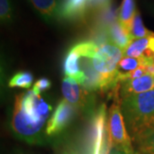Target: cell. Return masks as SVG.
<instances>
[{"instance_id":"cell-1","label":"cell","mask_w":154,"mask_h":154,"mask_svg":"<svg viewBox=\"0 0 154 154\" xmlns=\"http://www.w3.org/2000/svg\"><path fill=\"white\" fill-rule=\"evenodd\" d=\"M51 110V105L33 90L17 95L11 119L12 131L27 143H44L47 136L45 123Z\"/></svg>"},{"instance_id":"cell-2","label":"cell","mask_w":154,"mask_h":154,"mask_svg":"<svg viewBox=\"0 0 154 154\" xmlns=\"http://www.w3.org/2000/svg\"><path fill=\"white\" fill-rule=\"evenodd\" d=\"M121 110L132 140L154 128V90L121 99Z\"/></svg>"},{"instance_id":"cell-3","label":"cell","mask_w":154,"mask_h":154,"mask_svg":"<svg viewBox=\"0 0 154 154\" xmlns=\"http://www.w3.org/2000/svg\"><path fill=\"white\" fill-rule=\"evenodd\" d=\"M122 57L123 51L110 41L99 47L92 63L94 69L102 77L101 91L113 89L120 84L117 81L118 65Z\"/></svg>"},{"instance_id":"cell-4","label":"cell","mask_w":154,"mask_h":154,"mask_svg":"<svg viewBox=\"0 0 154 154\" xmlns=\"http://www.w3.org/2000/svg\"><path fill=\"white\" fill-rule=\"evenodd\" d=\"M107 133L111 147L124 151L128 153L135 152L132 146V139L128 132L122 113L120 99H115L109 110Z\"/></svg>"},{"instance_id":"cell-5","label":"cell","mask_w":154,"mask_h":154,"mask_svg":"<svg viewBox=\"0 0 154 154\" xmlns=\"http://www.w3.org/2000/svg\"><path fill=\"white\" fill-rule=\"evenodd\" d=\"M99 46L93 41H84L75 45L67 53L64 60V74L66 77L74 79L82 86L86 82V75L81 68V59L82 57L93 58Z\"/></svg>"},{"instance_id":"cell-6","label":"cell","mask_w":154,"mask_h":154,"mask_svg":"<svg viewBox=\"0 0 154 154\" xmlns=\"http://www.w3.org/2000/svg\"><path fill=\"white\" fill-rule=\"evenodd\" d=\"M76 110V107L69 104L67 100H61L47 122L46 135L53 136L63 132L72 121Z\"/></svg>"},{"instance_id":"cell-7","label":"cell","mask_w":154,"mask_h":154,"mask_svg":"<svg viewBox=\"0 0 154 154\" xmlns=\"http://www.w3.org/2000/svg\"><path fill=\"white\" fill-rule=\"evenodd\" d=\"M106 108L103 104L94 113L90 130L91 154H100L105 136L107 134Z\"/></svg>"},{"instance_id":"cell-8","label":"cell","mask_w":154,"mask_h":154,"mask_svg":"<svg viewBox=\"0 0 154 154\" xmlns=\"http://www.w3.org/2000/svg\"><path fill=\"white\" fill-rule=\"evenodd\" d=\"M62 92L64 99L76 107V109L80 108L86 110L91 103V93L72 78H63L62 83Z\"/></svg>"},{"instance_id":"cell-9","label":"cell","mask_w":154,"mask_h":154,"mask_svg":"<svg viewBox=\"0 0 154 154\" xmlns=\"http://www.w3.org/2000/svg\"><path fill=\"white\" fill-rule=\"evenodd\" d=\"M152 90H154V75H146L134 80L120 83L119 96L122 99L131 95L143 94Z\"/></svg>"},{"instance_id":"cell-10","label":"cell","mask_w":154,"mask_h":154,"mask_svg":"<svg viewBox=\"0 0 154 154\" xmlns=\"http://www.w3.org/2000/svg\"><path fill=\"white\" fill-rule=\"evenodd\" d=\"M107 36L110 43L124 51L133 40L130 31L118 21H113L107 28Z\"/></svg>"},{"instance_id":"cell-11","label":"cell","mask_w":154,"mask_h":154,"mask_svg":"<svg viewBox=\"0 0 154 154\" xmlns=\"http://www.w3.org/2000/svg\"><path fill=\"white\" fill-rule=\"evenodd\" d=\"M87 9L88 0H64L58 14L67 20H75L84 17Z\"/></svg>"},{"instance_id":"cell-12","label":"cell","mask_w":154,"mask_h":154,"mask_svg":"<svg viewBox=\"0 0 154 154\" xmlns=\"http://www.w3.org/2000/svg\"><path fill=\"white\" fill-rule=\"evenodd\" d=\"M136 12L134 0H122L117 14V21L130 31L133 19Z\"/></svg>"},{"instance_id":"cell-13","label":"cell","mask_w":154,"mask_h":154,"mask_svg":"<svg viewBox=\"0 0 154 154\" xmlns=\"http://www.w3.org/2000/svg\"><path fill=\"white\" fill-rule=\"evenodd\" d=\"M154 61L153 58L148 57L146 56H142L140 57H123L119 63L118 71L121 73H128V72L135 70L141 67H146L150 65Z\"/></svg>"},{"instance_id":"cell-14","label":"cell","mask_w":154,"mask_h":154,"mask_svg":"<svg viewBox=\"0 0 154 154\" xmlns=\"http://www.w3.org/2000/svg\"><path fill=\"white\" fill-rule=\"evenodd\" d=\"M33 7L46 21L54 19L58 14L57 0H31Z\"/></svg>"},{"instance_id":"cell-15","label":"cell","mask_w":154,"mask_h":154,"mask_svg":"<svg viewBox=\"0 0 154 154\" xmlns=\"http://www.w3.org/2000/svg\"><path fill=\"white\" fill-rule=\"evenodd\" d=\"M150 37L133 39L128 46L123 51V57H140L146 55L149 51Z\"/></svg>"},{"instance_id":"cell-16","label":"cell","mask_w":154,"mask_h":154,"mask_svg":"<svg viewBox=\"0 0 154 154\" xmlns=\"http://www.w3.org/2000/svg\"><path fill=\"white\" fill-rule=\"evenodd\" d=\"M133 140L136 145L139 152L154 154V128L139 134Z\"/></svg>"},{"instance_id":"cell-17","label":"cell","mask_w":154,"mask_h":154,"mask_svg":"<svg viewBox=\"0 0 154 154\" xmlns=\"http://www.w3.org/2000/svg\"><path fill=\"white\" fill-rule=\"evenodd\" d=\"M130 35H131L133 39H138V38L154 36L153 33H152L151 31H149L145 28L141 16L138 11L134 17V19H133L132 25L130 28Z\"/></svg>"},{"instance_id":"cell-18","label":"cell","mask_w":154,"mask_h":154,"mask_svg":"<svg viewBox=\"0 0 154 154\" xmlns=\"http://www.w3.org/2000/svg\"><path fill=\"white\" fill-rule=\"evenodd\" d=\"M33 75L28 71L18 72L9 82L11 88H21L29 89L33 84Z\"/></svg>"},{"instance_id":"cell-19","label":"cell","mask_w":154,"mask_h":154,"mask_svg":"<svg viewBox=\"0 0 154 154\" xmlns=\"http://www.w3.org/2000/svg\"><path fill=\"white\" fill-rule=\"evenodd\" d=\"M0 17L1 22L9 23L12 21L13 12L11 0H0Z\"/></svg>"},{"instance_id":"cell-20","label":"cell","mask_w":154,"mask_h":154,"mask_svg":"<svg viewBox=\"0 0 154 154\" xmlns=\"http://www.w3.org/2000/svg\"><path fill=\"white\" fill-rule=\"evenodd\" d=\"M51 88V82H50L49 79L47 78H41L36 82L34 83L33 87V91L35 94L40 95L41 93L45 92L47 90H49Z\"/></svg>"},{"instance_id":"cell-21","label":"cell","mask_w":154,"mask_h":154,"mask_svg":"<svg viewBox=\"0 0 154 154\" xmlns=\"http://www.w3.org/2000/svg\"><path fill=\"white\" fill-rule=\"evenodd\" d=\"M110 154H135L134 153H128L126 152H124V151H122V150H119V149H113V151L110 152Z\"/></svg>"},{"instance_id":"cell-22","label":"cell","mask_w":154,"mask_h":154,"mask_svg":"<svg viewBox=\"0 0 154 154\" xmlns=\"http://www.w3.org/2000/svg\"><path fill=\"white\" fill-rule=\"evenodd\" d=\"M63 154H78V153H77V152L75 151V150H74V149H72V148H68L63 151Z\"/></svg>"},{"instance_id":"cell-23","label":"cell","mask_w":154,"mask_h":154,"mask_svg":"<svg viewBox=\"0 0 154 154\" xmlns=\"http://www.w3.org/2000/svg\"><path fill=\"white\" fill-rule=\"evenodd\" d=\"M135 154H143V153H140V152H135Z\"/></svg>"},{"instance_id":"cell-24","label":"cell","mask_w":154,"mask_h":154,"mask_svg":"<svg viewBox=\"0 0 154 154\" xmlns=\"http://www.w3.org/2000/svg\"><path fill=\"white\" fill-rule=\"evenodd\" d=\"M153 59H154V57H153Z\"/></svg>"}]
</instances>
